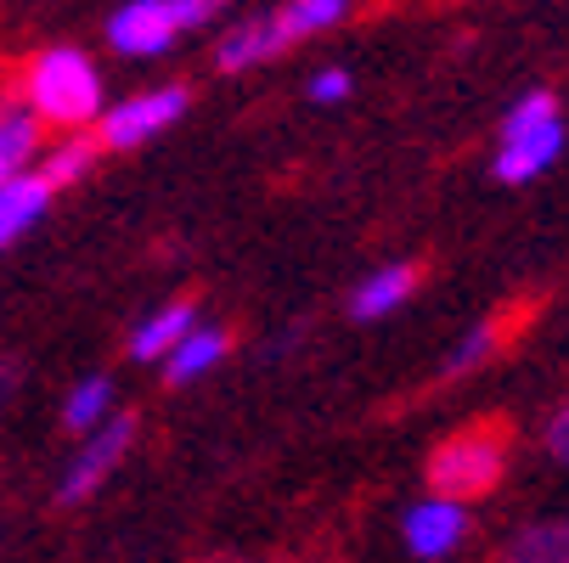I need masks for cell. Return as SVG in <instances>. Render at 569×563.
Segmentation results:
<instances>
[{
    "label": "cell",
    "instance_id": "obj_8",
    "mask_svg": "<svg viewBox=\"0 0 569 563\" xmlns=\"http://www.w3.org/2000/svg\"><path fill=\"white\" fill-rule=\"evenodd\" d=\"M497 563H569V519H547V524H530L525 535H513Z\"/></svg>",
    "mask_w": 569,
    "mask_h": 563
},
{
    "label": "cell",
    "instance_id": "obj_12",
    "mask_svg": "<svg viewBox=\"0 0 569 563\" xmlns=\"http://www.w3.org/2000/svg\"><path fill=\"white\" fill-rule=\"evenodd\" d=\"M418 282H423V265H389V271H378V277L356 293V315H383V310H395Z\"/></svg>",
    "mask_w": 569,
    "mask_h": 563
},
{
    "label": "cell",
    "instance_id": "obj_1",
    "mask_svg": "<svg viewBox=\"0 0 569 563\" xmlns=\"http://www.w3.org/2000/svg\"><path fill=\"white\" fill-rule=\"evenodd\" d=\"M508 473V423L502 418H479L468 429H457L451 440L435 445L429 456V491L457 507V502H479L502 485Z\"/></svg>",
    "mask_w": 569,
    "mask_h": 563
},
{
    "label": "cell",
    "instance_id": "obj_16",
    "mask_svg": "<svg viewBox=\"0 0 569 563\" xmlns=\"http://www.w3.org/2000/svg\"><path fill=\"white\" fill-rule=\"evenodd\" d=\"M102 147L91 141V135H68L51 158H46V170H40V181L57 192V187H68V181H79V175H86L91 170V158H97Z\"/></svg>",
    "mask_w": 569,
    "mask_h": 563
},
{
    "label": "cell",
    "instance_id": "obj_2",
    "mask_svg": "<svg viewBox=\"0 0 569 563\" xmlns=\"http://www.w3.org/2000/svg\"><path fill=\"white\" fill-rule=\"evenodd\" d=\"M29 102H34V113H40L46 124H62V130L97 119V108H102V79H97L91 57L73 51V46L40 51V57L29 62Z\"/></svg>",
    "mask_w": 569,
    "mask_h": 563
},
{
    "label": "cell",
    "instance_id": "obj_15",
    "mask_svg": "<svg viewBox=\"0 0 569 563\" xmlns=\"http://www.w3.org/2000/svg\"><path fill=\"white\" fill-rule=\"evenodd\" d=\"M271 18H277V29H282L288 40H299V34H310V29L345 23L350 7H345V0H293V7H282V12H271Z\"/></svg>",
    "mask_w": 569,
    "mask_h": 563
},
{
    "label": "cell",
    "instance_id": "obj_7",
    "mask_svg": "<svg viewBox=\"0 0 569 563\" xmlns=\"http://www.w3.org/2000/svg\"><path fill=\"white\" fill-rule=\"evenodd\" d=\"M462 530H468L462 513L446 507V502H429V507H418L412 519H406V541H412L418 557H446L462 541Z\"/></svg>",
    "mask_w": 569,
    "mask_h": 563
},
{
    "label": "cell",
    "instance_id": "obj_22",
    "mask_svg": "<svg viewBox=\"0 0 569 563\" xmlns=\"http://www.w3.org/2000/svg\"><path fill=\"white\" fill-rule=\"evenodd\" d=\"M12 383H18V366H12L7 355H0V400H7V394H12Z\"/></svg>",
    "mask_w": 569,
    "mask_h": 563
},
{
    "label": "cell",
    "instance_id": "obj_18",
    "mask_svg": "<svg viewBox=\"0 0 569 563\" xmlns=\"http://www.w3.org/2000/svg\"><path fill=\"white\" fill-rule=\"evenodd\" d=\"M102 406H108V378H86V383H79V389L68 394L62 423H68V429H91Z\"/></svg>",
    "mask_w": 569,
    "mask_h": 563
},
{
    "label": "cell",
    "instance_id": "obj_19",
    "mask_svg": "<svg viewBox=\"0 0 569 563\" xmlns=\"http://www.w3.org/2000/svg\"><path fill=\"white\" fill-rule=\"evenodd\" d=\"M552 119H558V102H552L547 91H536V97H525V102L508 113V124H502V130H508V141H525V135L547 130Z\"/></svg>",
    "mask_w": 569,
    "mask_h": 563
},
{
    "label": "cell",
    "instance_id": "obj_5",
    "mask_svg": "<svg viewBox=\"0 0 569 563\" xmlns=\"http://www.w3.org/2000/svg\"><path fill=\"white\" fill-rule=\"evenodd\" d=\"M130 434H136V418H113V429L102 434V440H91L86 445V456H79L73 468H68V479H62V491H57V502L68 507V502H86L97 485H102V473L130 451Z\"/></svg>",
    "mask_w": 569,
    "mask_h": 563
},
{
    "label": "cell",
    "instance_id": "obj_11",
    "mask_svg": "<svg viewBox=\"0 0 569 563\" xmlns=\"http://www.w3.org/2000/svg\"><path fill=\"white\" fill-rule=\"evenodd\" d=\"M558 141H563L558 124H547V130H536V135H525V141H508V152L497 158V175H502V181H530L536 170L552 164Z\"/></svg>",
    "mask_w": 569,
    "mask_h": 563
},
{
    "label": "cell",
    "instance_id": "obj_3",
    "mask_svg": "<svg viewBox=\"0 0 569 563\" xmlns=\"http://www.w3.org/2000/svg\"><path fill=\"white\" fill-rule=\"evenodd\" d=\"M214 12H220L214 0H130V7L113 12L108 40H113L119 51H130V57H152V51L176 46L181 29L209 23Z\"/></svg>",
    "mask_w": 569,
    "mask_h": 563
},
{
    "label": "cell",
    "instance_id": "obj_4",
    "mask_svg": "<svg viewBox=\"0 0 569 563\" xmlns=\"http://www.w3.org/2000/svg\"><path fill=\"white\" fill-rule=\"evenodd\" d=\"M187 113V91L181 86H170V91H152V97H136V102H124V108H113L108 119H102V130L91 135L97 147H136V141H147V135H158L164 124H176Z\"/></svg>",
    "mask_w": 569,
    "mask_h": 563
},
{
    "label": "cell",
    "instance_id": "obj_13",
    "mask_svg": "<svg viewBox=\"0 0 569 563\" xmlns=\"http://www.w3.org/2000/svg\"><path fill=\"white\" fill-rule=\"evenodd\" d=\"M525 315H530V310H519V304H508L502 315H491L479 333H468V339L457 344V355H451V366H446V372H468V366H479L485 355H491V350L513 333V328H525Z\"/></svg>",
    "mask_w": 569,
    "mask_h": 563
},
{
    "label": "cell",
    "instance_id": "obj_6",
    "mask_svg": "<svg viewBox=\"0 0 569 563\" xmlns=\"http://www.w3.org/2000/svg\"><path fill=\"white\" fill-rule=\"evenodd\" d=\"M51 203V187L40 175H12V181H0V249L12 243V237H23Z\"/></svg>",
    "mask_w": 569,
    "mask_h": 563
},
{
    "label": "cell",
    "instance_id": "obj_9",
    "mask_svg": "<svg viewBox=\"0 0 569 563\" xmlns=\"http://www.w3.org/2000/svg\"><path fill=\"white\" fill-rule=\"evenodd\" d=\"M40 152V119L12 108V102H0V175H23V164Z\"/></svg>",
    "mask_w": 569,
    "mask_h": 563
},
{
    "label": "cell",
    "instance_id": "obj_17",
    "mask_svg": "<svg viewBox=\"0 0 569 563\" xmlns=\"http://www.w3.org/2000/svg\"><path fill=\"white\" fill-rule=\"evenodd\" d=\"M226 350H231V339H226V333H198V339H187V344L176 350V361H170V383H192V378H198V372H209Z\"/></svg>",
    "mask_w": 569,
    "mask_h": 563
},
{
    "label": "cell",
    "instance_id": "obj_23",
    "mask_svg": "<svg viewBox=\"0 0 569 563\" xmlns=\"http://www.w3.org/2000/svg\"><path fill=\"white\" fill-rule=\"evenodd\" d=\"M0 181H7V175H0Z\"/></svg>",
    "mask_w": 569,
    "mask_h": 563
},
{
    "label": "cell",
    "instance_id": "obj_20",
    "mask_svg": "<svg viewBox=\"0 0 569 563\" xmlns=\"http://www.w3.org/2000/svg\"><path fill=\"white\" fill-rule=\"evenodd\" d=\"M310 97H316V102H339V97H350V73H339V68H328V73H316V86H310Z\"/></svg>",
    "mask_w": 569,
    "mask_h": 563
},
{
    "label": "cell",
    "instance_id": "obj_10",
    "mask_svg": "<svg viewBox=\"0 0 569 563\" xmlns=\"http://www.w3.org/2000/svg\"><path fill=\"white\" fill-rule=\"evenodd\" d=\"M282 46H293L282 29H277V18H260V23H249V29H237L226 46H220V68L226 73H237V68H254V62H266V57H277Z\"/></svg>",
    "mask_w": 569,
    "mask_h": 563
},
{
    "label": "cell",
    "instance_id": "obj_21",
    "mask_svg": "<svg viewBox=\"0 0 569 563\" xmlns=\"http://www.w3.org/2000/svg\"><path fill=\"white\" fill-rule=\"evenodd\" d=\"M547 445H552V456H558V462H569V406L552 418V429H547Z\"/></svg>",
    "mask_w": 569,
    "mask_h": 563
},
{
    "label": "cell",
    "instance_id": "obj_14",
    "mask_svg": "<svg viewBox=\"0 0 569 563\" xmlns=\"http://www.w3.org/2000/svg\"><path fill=\"white\" fill-rule=\"evenodd\" d=\"M187 328H192V299H176L170 310H158L147 328L136 333V355L141 361H152V355H164V350H176L181 339H187Z\"/></svg>",
    "mask_w": 569,
    "mask_h": 563
}]
</instances>
